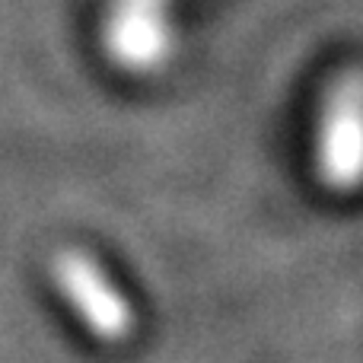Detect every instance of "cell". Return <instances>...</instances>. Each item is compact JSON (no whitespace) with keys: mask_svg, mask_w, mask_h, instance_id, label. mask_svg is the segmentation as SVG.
<instances>
[{"mask_svg":"<svg viewBox=\"0 0 363 363\" xmlns=\"http://www.w3.org/2000/svg\"><path fill=\"white\" fill-rule=\"evenodd\" d=\"M108 51L131 74H157L172 55L166 0H121L108 29Z\"/></svg>","mask_w":363,"mask_h":363,"instance_id":"3957f363","label":"cell"},{"mask_svg":"<svg viewBox=\"0 0 363 363\" xmlns=\"http://www.w3.org/2000/svg\"><path fill=\"white\" fill-rule=\"evenodd\" d=\"M313 176L328 194L363 191V70H347L325 86L313 121Z\"/></svg>","mask_w":363,"mask_h":363,"instance_id":"6da1fadb","label":"cell"},{"mask_svg":"<svg viewBox=\"0 0 363 363\" xmlns=\"http://www.w3.org/2000/svg\"><path fill=\"white\" fill-rule=\"evenodd\" d=\"M57 281H61L67 300L83 315L86 328L102 341H125L134 332V309L128 296L102 274L93 258L80 252H67L57 258Z\"/></svg>","mask_w":363,"mask_h":363,"instance_id":"7a4b0ae2","label":"cell"}]
</instances>
